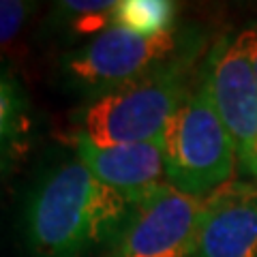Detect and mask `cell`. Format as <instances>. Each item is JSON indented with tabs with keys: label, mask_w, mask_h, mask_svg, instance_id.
<instances>
[{
	"label": "cell",
	"mask_w": 257,
	"mask_h": 257,
	"mask_svg": "<svg viewBox=\"0 0 257 257\" xmlns=\"http://www.w3.org/2000/svg\"><path fill=\"white\" fill-rule=\"evenodd\" d=\"M133 204L103 184L75 157L30 193L24 231L35 257H86L116 236Z\"/></svg>",
	"instance_id": "cell-1"
},
{
	"label": "cell",
	"mask_w": 257,
	"mask_h": 257,
	"mask_svg": "<svg viewBox=\"0 0 257 257\" xmlns=\"http://www.w3.org/2000/svg\"><path fill=\"white\" fill-rule=\"evenodd\" d=\"M202 50L187 52L138 79L96 94L77 111L73 140L96 146L157 140L202 73Z\"/></svg>",
	"instance_id": "cell-2"
},
{
	"label": "cell",
	"mask_w": 257,
	"mask_h": 257,
	"mask_svg": "<svg viewBox=\"0 0 257 257\" xmlns=\"http://www.w3.org/2000/svg\"><path fill=\"white\" fill-rule=\"evenodd\" d=\"M163 146L167 182L174 189L195 197H208L231 182L238 155L212 103L204 62L195 88L165 128Z\"/></svg>",
	"instance_id": "cell-3"
},
{
	"label": "cell",
	"mask_w": 257,
	"mask_h": 257,
	"mask_svg": "<svg viewBox=\"0 0 257 257\" xmlns=\"http://www.w3.org/2000/svg\"><path fill=\"white\" fill-rule=\"evenodd\" d=\"M206 37L197 28H178L161 35H138L120 26H109L62 62L64 75L73 86L90 94H103L131 79L150 73L174 58L204 50Z\"/></svg>",
	"instance_id": "cell-4"
},
{
	"label": "cell",
	"mask_w": 257,
	"mask_h": 257,
	"mask_svg": "<svg viewBox=\"0 0 257 257\" xmlns=\"http://www.w3.org/2000/svg\"><path fill=\"white\" fill-rule=\"evenodd\" d=\"M204 199L165 184L133 204L116 236L94 257H191Z\"/></svg>",
	"instance_id": "cell-5"
},
{
	"label": "cell",
	"mask_w": 257,
	"mask_h": 257,
	"mask_svg": "<svg viewBox=\"0 0 257 257\" xmlns=\"http://www.w3.org/2000/svg\"><path fill=\"white\" fill-rule=\"evenodd\" d=\"M210 96L236 146L238 165L251 172L257 148V79L238 32H225L204 58Z\"/></svg>",
	"instance_id": "cell-6"
},
{
	"label": "cell",
	"mask_w": 257,
	"mask_h": 257,
	"mask_svg": "<svg viewBox=\"0 0 257 257\" xmlns=\"http://www.w3.org/2000/svg\"><path fill=\"white\" fill-rule=\"evenodd\" d=\"M191 257H257V180H231L204 199Z\"/></svg>",
	"instance_id": "cell-7"
},
{
	"label": "cell",
	"mask_w": 257,
	"mask_h": 257,
	"mask_svg": "<svg viewBox=\"0 0 257 257\" xmlns=\"http://www.w3.org/2000/svg\"><path fill=\"white\" fill-rule=\"evenodd\" d=\"M73 146L88 170L131 204H140L170 184L163 135L148 142L114 146H96L84 140H73Z\"/></svg>",
	"instance_id": "cell-8"
},
{
	"label": "cell",
	"mask_w": 257,
	"mask_h": 257,
	"mask_svg": "<svg viewBox=\"0 0 257 257\" xmlns=\"http://www.w3.org/2000/svg\"><path fill=\"white\" fill-rule=\"evenodd\" d=\"M30 105L18 77L0 64V157L11 161L28 148Z\"/></svg>",
	"instance_id": "cell-9"
},
{
	"label": "cell",
	"mask_w": 257,
	"mask_h": 257,
	"mask_svg": "<svg viewBox=\"0 0 257 257\" xmlns=\"http://www.w3.org/2000/svg\"><path fill=\"white\" fill-rule=\"evenodd\" d=\"M178 5L172 0H118L114 9V26L138 35H161L176 28Z\"/></svg>",
	"instance_id": "cell-10"
},
{
	"label": "cell",
	"mask_w": 257,
	"mask_h": 257,
	"mask_svg": "<svg viewBox=\"0 0 257 257\" xmlns=\"http://www.w3.org/2000/svg\"><path fill=\"white\" fill-rule=\"evenodd\" d=\"M118 0H62L56 13L67 20L77 35H101L114 26V9Z\"/></svg>",
	"instance_id": "cell-11"
},
{
	"label": "cell",
	"mask_w": 257,
	"mask_h": 257,
	"mask_svg": "<svg viewBox=\"0 0 257 257\" xmlns=\"http://www.w3.org/2000/svg\"><path fill=\"white\" fill-rule=\"evenodd\" d=\"M32 13L30 3L22 0H0V50H7L18 41L20 32Z\"/></svg>",
	"instance_id": "cell-12"
},
{
	"label": "cell",
	"mask_w": 257,
	"mask_h": 257,
	"mask_svg": "<svg viewBox=\"0 0 257 257\" xmlns=\"http://www.w3.org/2000/svg\"><path fill=\"white\" fill-rule=\"evenodd\" d=\"M238 39L248 56V62H251V69L257 79V24H248L246 28H242L238 32Z\"/></svg>",
	"instance_id": "cell-13"
},
{
	"label": "cell",
	"mask_w": 257,
	"mask_h": 257,
	"mask_svg": "<svg viewBox=\"0 0 257 257\" xmlns=\"http://www.w3.org/2000/svg\"><path fill=\"white\" fill-rule=\"evenodd\" d=\"M9 163H11V161H7V159L0 157V180H3V176L7 174V170H9Z\"/></svg>",
	"instance_id": "cell-14"
},
{
	"label": "cell",
	"mask_w": 257,
	"mask_h": 257,
	"mask_svg": "<svg viewBox=\"0 0 257 257\" xmlns=\"http://www.w3.org/2000/svg\"><path fill=\"white\" fill-rule=\"evenodd\" d=\"M248 176H253V178L257 180V148H255V157H253V165H251V172H248Z\"/></svg>",
	"instance_id": "cell-15"
}]
</instances>
